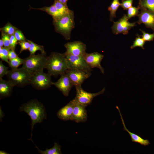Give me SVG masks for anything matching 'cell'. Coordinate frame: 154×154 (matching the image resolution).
Masks as SVG:
<instances>
[{
  "mask_svg": "<svg viewBox=\"0 0 154 154\" xmlns=\"http://www.w3.org/2000/svg\"><path fill=\"white\" fill-rule=\"evenodd\" d=\"M20 112H24L29 116L31 119V137L32 139V132L35 125L41 123L46 119L47 114L44 105L36 99L30 100L27 102L21 105L19 108Z\"/></svg>",
  "mask_w": 154,
  "mask_h": 154,
  "instance_id": "cell-1",
  "label": "cell"
},
{
  "mask_svg": "<svg viewBox=\"0 0 154 154\" xmlns=\"http://www.w3.org/2000/svg\"><path fill=\"white\" fill-rule=\"evenodd\" d=\"M48 73L57 76L65 73L68 69L66 58L63 54L53 52L47 56L45 66Z\"/></svg>",
  "mask_w": 154,
  "mask_h": 154,
  "instance_id": "cell-2",
  "label": "cell"
},
{
  "mask_svg": "<svg viewBox=\"0 0 154 154\" xmlns=\"http://www.w3.org/2000/svg\"><path fill=\"white\" fill-rule=\"evenodd\" d=\"M46 54L41 53L35 55H30L24 59L22 67L27 70L32 75L43 71L45 68L47 56Z\"/></svg>",
  "mask_w": 154,
  "mask_h": 154,
  "instance_id": "cell-3",
  "label": "cell"
},
{
  "mask_svg": "<svg viewBox=\"0 0 154 154\" xmlns=\"http://www.w3.org/2000/svg\"><path fill=\"white\" fill-rule=\"evenodd\" d=\"M6 76L14 86L23 88L30 84L31 75L22 67L9 70Z\"/></svg>",
  "mask_w": 154,
  "mask_h": 154,
  "instance_id": "cell-4",
  "label": "cell"
},
{
  "mask_svg": "<svg viewBox=\"0 0 154 154\" xmlns=\"http://www.w3.org/2000/svg\"><path fill=\"white\" fill-rule=\"evenodd\" d=\"M74 13L73 11L59 19L54 21L55 30L61 34L66 40L70 39L71 31L74 28Z\"/></svg>",
  "mask_w": 154,
  "mask_h": 154,
  "instance_id": "cell-5",
  "label": "cell"
},
{
  "mask_svg": "<svg viewBox=\"0 0 154 154\" xmlns=\"http://www.w3.org/2000/svg\"><path fill=\"white\" fill-rule=\"evenodd\" d=\"M52 75L46 73L43 71L31 75L30 84L33 87L38 90H44L49 88L52 85Z\"/></svg>",
  "mask_w": 154,
  "mask_h": 154,
  "instance_id": "cell-6",
  "label": "cell"
},
{
  "mask_svg": "<svg viewBox=\"0 0 154 154\" xmlns=\"http://www.w3.org/2000/svg\"><path fill=\"white\" fill-rule=\"evenodd\" d=\"M66 59L68 69H73L91 72L93 69L88 64L83 56L67 55Z\"/></svg>",
  "mask_w": 154,
  "mask_h": 154,
  "instance_id": "cell-7",
  "label": "cell"
},
{
  "mask_svg": "<svg viewBox=\"0 0 154 154\" xmlns=\"http://www.w3.org/2000/svg\"><path fill=\"white\" fill-rule=\"evenodd\" d=\"M75 88L76 94L74 99L78 103L86 106L90 105L95 97L104 93L105 90L104 87L98 92L91 93L85 91L81 86Z\"/></svg>",
  "mask_w": 154,
  "mask_h": 154,
  "instance_id": "cell-8",
  "label": "cell"
},
{
  "mask_svg": "<svg viewBox=\"0 0 154 154\" xmlns=\"http://www.w3.org/2000/svg\"><path fill=\"white\" fill-rule=\"evenodd\" d=\"M65 73L75 87L81 86L84 81L92 75L90 72L73 69H68Z\"/></svg>",
  "mask_w": 154,
  "mask_h": 154,
  "instance_id": "cell-9",
  "label": "cell"
},
{
  "mask_svg": "<svg viewBox=\"0 0 154 154\" xmlns=\"http://www.w3.org/2000/svg\"><path fill=\"white\" fill-rule=\"evenodd\" d=\"M127 15L125 14L123 16L116 22H114L112 27L113 33L116 35L122 33L127 35L129 31L136 25V22L130 23Z\"/></svg>",
  "mask_w": 154,
  "mask_h": 154,
  "instance_id": "cell-10",
  "label": "cell"
},
{
  "mask_svg": "<svg viewBox=\"0 0 154 154\" xmlns=\"http://www.w3.org/2000/svg\"><path fill=\"white\" fill-rule=\"evenodd\" d=\"M64 46L66 49V51L63 54L64 56L67 55L83 56L86 52V46L80 41L68 42Z\"/></svg>",
  "mask_w": 154,
  "mask_h": 154,
  "instance_id": "cell-11",
  "label": "cell"
},
{
  "mask_svg": "<svg viewBox=\"0 0 154 154\" xmlns=\"http://www.w3.org/2000/svg\"><path fill=\"white\" fill-rule=\"evenodd\" d=\"M83 56L88 64L92 68H98L103 74H104V69L101 64V62L104 56L103 55L97 52L90 53L86 52Z\"/></svg>",
  "mask_w": 154,
  "mask_h": 154,
  "instance_id": "cell-12",
  "label": "cell"
},
{
  "mask_svg": "<svg viewBox=\"0 0 154 154\" xmlns=\"http://www.w3.org/2000/svg\"><path fill=\"white\" fill-rule=\"evenodd\" d=\"M52 85L55 86L64 96H68L74 86L65 72L60 75V77L57 81L52 82Z\"/></svg>",
  "mask_w": 154,
  "mask_h": 154,
  "instance_id": "cell-13",
  "label": "cell"
},
{
  "mask_svg": "<svg viewBox=\"0 0 154 154\" xmlns=\"http://www.w3.org/2000/svg\"><path fill=\"white\" fill-rule=\"evenodd\" d=\"M72 100L74 106L71 120L77 123L86 121L88 116L86 106L78 103L74 98Z\"/></svg>",
  "mask_w": 154,
  "mask_h": 154,
  "instance_id": "cell-14",
  "label": "cell"
},
{
  "mask_svg": "<svg viewBox=\"0 0 154 154\" xmlns=\"http://www.w3.org/2000/svg\"><path fill=\"white\" fill-rule=\"evenodd\" d=\"M140 9V12L137 15L139 19L137 23L143 24L146 27L151 29L154 32V13L146 9Z\"/></svg>",
  "mask_w": 154,
  "mask_h": 154,
  "instance_id": "cell-15",
  "label": "cell"
},
{
  "mask_svg": "<svg viewBox=\"0 0 154 154\" xmlns=\"http://www.w3.org/2000/svg\"><path fill=\"white\" fill-rule=\"evenodd\" d=\"M74 106L72 100L58 111L56 114L57 117L64 121L71 120Z\"/></svg>",
  "mask_w": 154,
  "mask_h": 154,
  "instance_id": "cell-16",
  "label": "cell"
},
{
  "mask_svg": "<svg viewBox=\"0 0 154 154\" xmlns=\"http://www.w3.org/2000/svg\"><path fill=\"white\" fill-rule=\"evenodd\" d=\"M14 86L8 80L0 78V99L8 98L12 94Z\"/></svg>",
  "mask_w": 154,
  "mask_h": 154,
  "instance_id": "cell-17",
  "label": "cell"
},
{
  "mask_svg": "<svg viewBox=\"0 0 154 154\" xmlns=\"http://www.w3.org/2000/svg\"><path fill=\"white\" fill-rule=\"evenodd\" d=\"M116 108L118 110L120 115L121 119L122 121L123 128V129L127 131L129 134L132 142L139 143L140 145L144 146L148 145L149 143V141L148 139H145L142 138L141 137L135 133L130 131L126 128L124 121L122 117V115L119 107L117 106Z\"/></svg>",
  "mask_w": 154,
  "mask_h": 154,
  "instance_id": "cell-18",
  "label": "cell"
},
{
  "mask_svg": "<svg viewBox=\"0 0 154 154\" xmlns=\"http://www.w3.org/2000/svg\"><path fill=\"white\" fill-rule=\"evenodd\" d=\"M30 7V9L41 10L46 12L52 17L54 21L57 20L63 16L53 4L49 7H44L39 8H35Z\"/></svg>",
  "mask_w": 154,
  "mask_h": 154,
  "instance_id": "cell-19",
  "label": "cell"
},
{
  "mask_svg": "<svg viewBox=\"0 0 154 154\" xmlns=\"http://www.w3.org/2000/svg\"><path fill=\"white\" fill-rule=\"evenodd\" d=\"M31 141L35 144L38 152L41 154H62L61 146L58 143L55 142L53 146L50 149L46 148L44 150L40 149L32 140Z\"/></svg>",
  "mask_w": 154,
  "mask_h": 154,
  "instance_id": "cell-20",
  "label": "cell"
},
{
  "mask_svg": "<svg viewBox=\"0 0 154 154\" xmlns=\"http://www.w3.org/2000/svg\"><path fill=\"white\" fill-rule=\"evenodd\" d=\"M138 7L145 9L154 13V0H139Z\"/></svg>",
  "mask_w": 154,
  "mask_h": 154,
  "instance_id": "cell-21",
  "label": "cell"
},
{
  "mask_svg": "<svg viewBox=\"0 0 154 154\" xmlns=\"http://www.w3.org/2000/svg\"><path fill=\"white\" fill-rule=\"evenodd\" d=\"M120 4L119 0H113L108 7V10L110 12V20L111 21L116 17V13Z\"/></svg>",
  "mask_w": 154,
  "mask_h": 154,
  "instance_id": "cell-22",
  "label": "cell"
},
{
  "mask_svg": "<svg viewBox=\"0 0 154 154\" xmlns=\"http://www.w3.org/2000/svg\"><path fill=\"white\" fill-rule=\"evenodd\" d=\"M53 4L63 16L68 15L72 11L68 8L67 5L64 4L57 0H54Z\"/></svg>",
  "mask_w": 154,
  "mask_h": 154,
  "instance_id": "cell-23",
  "label": "cell"
},
{
  "mask_svg": "<svg viewBox=\"0 0 154 154\" xmlns=\"http://www.w3.org/2000/svg\"><path fill=\"white\" fill-rule=\"evenodd\" d=\"M27 40L30 43V46L28 50L30 52V55L34 54L37 50H40L41 53L46 54L43 46L37 44L31 40Z\"/></svg>",
  "mask_w": 154,
  "mask_h": 154,
  "instance_id": "cell-24",
  "label": "cell"
},
{
  "mask_svg": "<svg viewBox=\"0 0 154 154\" xmlns=\"http://www.w3.org/2000/svg\"><path fill=\"white\" fill-rule=\"evenodd\" d=\"M24 59L18 57L9 60L8 63L11 69H14L18 68L20 65L23 64Z\"/></svg>",
  "mask_w": 154,
  "mask_h": 154,
  "instance_id": "cell-25",
  "label": "cell"
},
{
  "mask_svg": "<svg viewBox=\"0 0 154 154\" xmlns=\"http://www.w3.org/2000/svg\"><path fill=\"white\" fill-rule=\"evenodd\" d=\"M10 48L0 47V58L2 60L8 63L9 62L8 53Z\"/></svg>",
  "mask_w": 154,
  "mask_h": 154,
  "instance_id": "cell-26",
  "label": "cell"
},
{
  "mask_svg": "<svg viewBox=\"0 0 154 154\" xmlns=\"http://www.w3.org/2000/svg\"><path fill=\"white\" fill-rule=\"evenodd\" d=\"M137 37L135 38V40L133 42V44L131 46L130 48L133 49L137 47H140L144 49V45L145 41L142 38L140 37V35H137Z\"/></svg>",
  "mask_w": 154,
  "mask_h": 154,
  "instance_id": "cell-27",
  "label": "cell"
},
{
  "mask_svg": "<svg viewBox=\"0 0 154 154\" xmlns=\"http://www.w3.org/2000/svg\"><path fill=\"white\" fill-rule=\"evenodd\" d=\"M17 28L11 24H7L1 29L5 33L9 35H14L16 30Z\"/></svg>",
  "mask_w": 154,
  "mask_h": 154,
  "instance_id": "cell-28",
  "label": "cell"
},
{
  "mask_svg": "<svg viewBox=\"0 0 154 154\" xmlns=\"http://www.w3.org/2000/svg\"><path fill=\"white\" fill-rule=\"evenodd\" d=\"M139 9L137 7L132 6L129 8L127 11V15L128 19L132 17L137 16L139 13Z\"/></svg>",
  "mask_w": 154,
  "mask_h": 154,
  "instance_id": "cell-29",
  "label": "cell"
},
{
  "mask_svg": "<svg viewBox=\"0 0 154 154\" xmlns=\"http://www.w3.org/2000/svg\"><path fill=\"white\" fill-rule=\"evenodd\" d=\"M140 30L142 33V35H140L145 41H153L154 39V33L149 34L145 32L144 31L140 29Z\"/></svg>",
  "mask_w": 154,
  "mask_h": 154,
  "instance_id": "cell-30",
  "label": "cell"
},
{
  "mask_svg": "<svg viewBox=\"0 0 154 154\" xmlns=\"http://www.w3.org/2000/svg\"><path fill=\"white\" fill-rule=\"evenodd\" d=\"M133 0H122L121 6L124 10H128L132 6Z\"/></svg>",
  "mask_w": 154,
  "mask_h": 154,
  "instance_id": "cell-31",
  "label": "cell"
},
{
  "mask_svg": "<svg viewBox=\"0 0 154 154\" xmlns=\"http://www.w3.org/2000/svg\"><path fill=\"white\" fill-rule=\"evenodd\" d=\"M9 67L5 66L3 64L2 60L0 61V78H2L6 75L9 72Z\"/></svg>",
  "mask_w": 154,
  "mask_h": 154,
  "instance_id": "cell-32",
  "label": "cell"
},
{
  "mask_svg": "<svg viewBox=\"0 0 154 154\" xmlns=\"http://www.w3.org/2000/svg\"><path fill=\"white\" fill-rule=\"evenodd\" d=\"M27 41L26 40L19 41L18 42L19 44L21 46L20 53L24 50H29L30 46V43L29 42Z\"/></svg>",
  "mask_w": 154,
  "mask_h": 154,
  "instance_id": "cell-33",
  "label": "cell"
},
{
  "mask_svg": "<svg viewBox=\"0 0 154 154\" xmlns=\"http://www.w3.org/2000/svg\"><path fill=\"white\" fill-rule=\"evenodd\" d=\"M6 33H2V39L4 42V46L7 48L10 47V37Z\"/></svg>",
  "mask_w": 154,
  "mask_h": 154,
  "instance_id": "cell-34",
  "label": "cell"
},
{
  "mask_svg": "<svg viewBox=\"0 0 154 154\" xmlns=\"http://www.w3.org/2000/svg\"><path fill=\"white\" fill-rule=\"evenodd\" d=\"M14 35L19 42L26 40L24 35L21 31L16 30Z\"/></svg>",
  "mask_w": 154,
  "mask_h": 154,
  "instance_id": "cell-35",
  "label": "cell"
},
{
  "mask_svg": "<svg viewBox=\"0 0 154 154\" xmlns=\"http://www.w3.org/2000/svg\"><path fill=\"white\" fill-rule=\"evenodd\" d=\"M17 41L14 35L10 36V44L11 49L15 50L16 46L17 43Z\"/></svg>",
  "mask_w": 154,
  "mask_h": 154,
  "instance_id": "cell-36",
  "label": "cell"
},
{
  "mask_svg": "<svg viewBox=\"0 0 154 154\" xmlns=\"http://www.w3.org/2000/svg\"><path fill=\"white\" fill-rule=\"evenodd\" d=\"M18 57L15 52V50L11 49L9 51L8 58L9 60L16 58Z\"/></svg>",
  "mask_w": 154,
  "mask_h": 154,
  "instance_id": "cell-37",
  "label": "cell"
},
{
  "mask_svg": "<svg viewBox=\"0 0 154 154\" xmlns=\"http://www.w3.org/2000/svg\"><path fill=\"white\" fill-rule=\"evenodd\" d=\"M5 116V114L4 112L2 110V108L0 106V121L2 122L3 121V119Z\"/></svg>",
  "mask_w": 154,
  "mask_h": 154,
  "instance_id": "cell-38",
  "label": "cell"
},
{
  "mask_svg": "<svg viewBox=\"0 0 154 154\" xmlns=\"http://www.w3.org/2000/svg\"><path fill=\"white\" fill-rule=\"evenodd\" d=\"M60 2L62 3L67 5V2L68 1V0H57Z\"/></svg>",
  "mask_w": 154,
  "mask_h": 154,
  "instance_id": "cell-39",
  "label": "cell"
},
{
  "mask_svg": "<svg viewBox=\"0 0 154 154\" xmlns=\"http://www.w3.org/2000/svg\"><path fill=\"white\" fill-rule=\"evenodd\" d=\"M4 46V42L2 39H0V47H2Z\"/></svg>",
  "mask_w": 154,
  "mask_h": 154,
  "instance_id": "cell-40",
  "label": "cell"
},
{
  "mask_svg": "<svg viewBox=\"0 0 154 154\" xmlns=\"http://www.w3.org/2000/svg\"><path fill=\"white\" fill-rule=\"evenodd\" d=\"M0 154H8L9 153L7 152L6 151H3V150H0Z\"/></svg>",
  "mask_w": 154,
  "mask_h": 154,
  "instance_id": "cell-41",
  "label": "cell"
}]
</instances>
